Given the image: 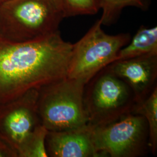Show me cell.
Returning <instances> with one entry per match:
<instances>
[{"label":"cell","instance_id":"6da1fadb","mask_svg":"<svg viewBox=\"0 0 157 157\" xmlns=\"http://www.w3.org/2000/svg\"><path fill=\"white\" fill-rule=\"evenodd\" d=\"M73 44L59 30L38 39H0V103L67 77Z\"/></svg>","mask_w":157,"mask_h":157},{"label":"cell","instance_id":"7a4b0ae2","mask_svg":"<svg viewBox=\"0 0 157 157\" xmlns=\"http://www.w3.org/2000/svg\"><path fill=\"white\" fill-rule=\"evenodd\" d=\"M64 18L61 0H6L0 2V39H38L59 30Z\"/></svg>","mask_w":157,"mask_h":157},{"label":"cell","instance_id":"3957f363","mask_svg":"<svg viewBox=\"0 0 157 157\" xmlns=\"http://www.w3.org/2000/svg\"><path fill=\"white\" fill-rule=\"evenodd\" d=\"M83 105L87 124L95 128L132 113L136 102L129 86L108 65L85 84Z\"/></svg>","mask_w":157,"mask_h":157},{"label":"cell","instance_id":"277c9868","mask_svg":"<svg viewBox=\"0 0 157 157\" xmlns=\"http://www.w3.org/2000/svg\"><path fill=\"white\" fill-rule=\"evenodd\" d=\"M85 84L67 77L38 90L37 104L40 124L48 131L86 125L88 121L83 105Z\"/></svg>","mask_w":157,"mask_h":157},{"label":"cell","instance_id":"5b68a950","mask_svg":"<svg viewBox=\"0 0 157 157\" xmlns=\"http://www.w3.org/2000/svg\"><path fill=\"white\" fill-rule=\"evenodd\" d=\"M97 20L84 36L73 44L67 77L87 83L95 75L115 61L119 50L131 40L129 33L109 35Z\"/></svg>","mask_w":157,"mask_h":157},{"label":"cell","instance_id":"8992f818","mask_svg":"<svg viewBox=\"0 0 157 157\" xmlns=\"http://www.w3.org/2000/svg\"><path fill=\"white\" fill-rule=\"evenodd\" d=\"M92 140L100 155L111 157H144L150 150L146 119L133 113L112 123L92 128Z\"/></svg>","mask_w":157,"mask_h":157},{"label":"cell","instance_id":"52a82bcc","mask_svg":"<svg viewBox=\"0 0 157 157\" xmlns=\"http://www.w3.org/2000/svg\"><path fill=\"white\" fill-rule=\"evenodd\" d=\"M39 90L0 103V139L15 151L40 124L37 112Z\"/></svg>","mask_w":157,"mask_h":157},{"label":"cell","instance_id":"ba28073f","mask_svg":"<svg viewBox=\"0 0 157 157\" xmlns=\"http://www.w3.org/2000/svg\"><path fill=\"white\" fill-rule=\"evenodd\" d=\"M108 67L130 87L136 104L145 100L157 87V54L115 61Z\"/></svg>","mask_w":157,"mask_h":157},{"label":"cell","instance_id":"9c48e42d","mask_svg":"<svg viewBox=\"0 0 157 157\" xmlns=\"http://www.w3.org/2000/svg\"><path fill=\"white\" fill-rule=\"evenodd\" d=\"M45 148L48 157H101L93 144L89 124L75 129L48 131Z\"/></svg>","mask_w":157,"mask_h":157},{"label":"cell","instance_id":"30bf717a","mask_svg":"<svg viewBox=\"0 0 157 157\" xmlns=\"http://www.w3.org/2000/svg\"><path fill=\"white\" fill-rule=\"evenodd\" d=\"M157 54V28L141 26L129 43L121 48L116 60Z\"/></svg>","mask_w":157,"mask_h":157},{"label":"cell","instance_id":"8fae6325","mask_svg":"<svg viewBox=\"0 0 157 157\" xmlns=\"http://www.w3.org/2000/svg\"><path fill=\"white\" fill-rule=\"evenodd\" d=\"M132 113L141 115L146 119L148 127L150 150L155 155L157 151V87L145 100L136 105Z\"/></svg>","mask_w":157,"mask_h":157},{"label":"cell","instance_id":"7c38bea8","mask_svg":"<svg viewBox=\"0 0 157 157\" xmlns=\"http://www.w3.org/2000/svg\"><path fill=\"white\" fill-rule=\"evenodd\" d=\"M150 2V0H100L101 23L104 26L115 23L127 7L132 6L145 11L148 8Z\"/></svg>","mask_w":157,"mask_h":157},{"label":"cell","instance_id":"4fadbf2b","mask_svg":"<svg viewBox=\"0 0 157 157\" xmlns=\"http://www.w3.org/2000/svg\"><path fill=\"white\" fill-rule=\"evenodd\" d=\"M48 130L38 124L26 137L17 150V157H47L45 139Z\"/></svg>","mask_w":157,"mask_h":157},{"label":"cell","instance_id":"5bb4252c","mask_svg":"<svg viewBox=\"0 0 157 157\" xmlns=\"http://www.w3.org/2000/svg\"><path fill=\"white\" fill-rule=\"evenodd\" d=\"M65 17L93 15L101 10L100 0H61Z\"/></svg>","mask_w":157,"mask_h":157},{"label":"cell","instance_id":"9a60e30c","mask_svg":"<svg viewBox=\"0 0 157 157\" xmlns=\"http://www.w3.org/2000/svg\"><path fill=\"white\" fill-rule=\"evenodd\" d=\"M0 157H17V152L0 139Z\"/></svg>","mask_w":157,"mask_h":157},{"label":"cell","instance_id":"2e32d148","mask_svg":"<svg viewBox=\"0 0 157 157\" xmlns=\"http://www.w3.org/2000/svg\"><path fill=\"white\" fill-rule=\"evenodd\" d=\"M6 1V0H0V2H2L3 1Z\"/></svg>","mask_w":157,"mask_h":157}]
</instances>
